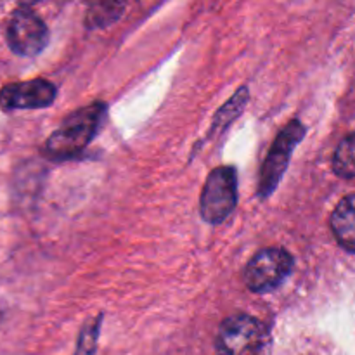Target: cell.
<instances>
[{"instance_id": "277c9868", "label": "cell", "mask_w": 355, "mask_h": 355, "mask_svg": "<svg viewBox=\"0 0 355 355\" xmlns=\"http://www.w3.org/2000/svg\"><path fill=\"white\" fill-rule=\"evenodd\" d=\"M305 135V127L302 121L291 120L283 130L279 132L274 144L270 148L269 155H267L266 162L262 165V172H260V182H259V196L269 198L270 194L276 191L279 186L281 179H283L284 172L288 168L291 155H293L295 148L300 144V141Z\"/></svg>"}, {"instance_id": "7a4b0ae2", "label": "cell", "mask_w": 355, "mask_h": 355, "mask_svg": "<svg viewBox=\"0 0 355 355\" xmlns=\"http://www.w3.org/2000/svg\"><path fill=\"white\" fill-rule=\"evenodd\" d=\"M218 355H270L272 335L260 319L236 314L220 324L215 340Z\"/></svg>"}, {"instance_id": "5b68a950", "label": "cell", "mask_w": 355, "mask_h": 355, "mask_svg": "<svg viewBox=\"0 0 355 355\" xmlns=\"http://www.w3.org/2000/svg\"><path fill=\"white\" fill-rule=\"evenodd\" d=\"M293 257L284 248L260 250L245 269V283L255 293L277 290L293 270Z\"/></svg>"}, {"instance_id": "9c48e42d", "label": "cell", "mask_w": 355, "mask_h": 355, "mask_svg": "<svg viewBox=\"0 0 355 355\" xmlns=\"http://www.w3.org/2000/svg\"><path fill=\"white\" fill-rule=\"evenodd\" d=\"M246 103H248V89H246V87H241V89H239L238 92H236L234 96H232L231 99H229L227 103L217 111L214 123H211L210 134L224 130L231 121H234L236 118L241 114L243 107L246 106Z\"/></svg>"}, {"instance_id": "6da1fadb", "label": "cell", "mask_w": 355, "mask_h": 355, "mask_svg": "<svg viewBox=\"0 0 355 355\" xmlns=\"http://www.w3.org/2000/svg\"><path fill=\"white\" fill-rule=\"evenodd\" d=\"M106 106L103 103H94L80 107L69 114L61 127L49 137L47 153L52 158L68 159L78 156L90 144L94 135L103 123Z\"/></svg>"}, {"instance_id": "8992f818", "label": "cell", "mask_w": 355, "mask_h": 355, "mask_svg": "<svg viewBox=\"0 0 355 355\" xmlns=\"http://www.w3.org/2000/svg\"><path fill=\"white\" fill-rule=\"evenodd\" d=\"M7 42L17 55H37L44 51L49 42L47 24L31 9L21 7L10 17L7 26Z\"/></svg>"}, {"instance_id": "30bf717a", "label": "cell", "mask_w": 355, "mask_h": 355, "mask_svg": "<svg viewBox=\"0 0 355 355\" xmlns=\"http://www.w3.org/2000/svg\"><path fill=\"white\" fill-rule=\"evenodd\" d=\"M333 170L342 179L355 177V132L347 135L336 148L333 156Z\"/></svg>"}, {"instance_id": "ba28073f", "label": "cell", "mask_w": 355, "mask_h": 355, "mask_svg": "<svg viewBox=\"0 0 355 355\" xmlns=\"http://www.w3.org/2000/svg\"><path fill=\"white\" fill-rule=\"evenodd\" d=\"M329 224L338 245L355 255V194H349L336 205Z\"/></svg>"}, {"instance_id": "3957f363", "label": "cell", "mask_w": 355, "mask_h": 355, "mask_svg": "<svg viewBox=\"0 0 355 355\" xmlns=\"http://www.w3.org/2000/svg\"><path fill=\"white\" fill-rule=\"evenodd\" d=\"M238 203V173L234 166H218L208 175L201 193V217L208 224H222Z\"/></svg>"}, {"instance_id": "8fae6325", "label": "cell", "mask_w": 355, "mask_h": 355, "mask_svg": "<svg viewBox=\"0 0 355 355\" xmlns=\"http://www.w3.org/2000/svg\"><path fill=\"white\" fill-rule=\"evenodd\" d=\"M123 12V6L116 2L94 3L87 12V26L101 28L116 21Z\"/></svg>"}, {"instance_id": "52a82bcc", "label": "cell", "mask_w": 355, "mask_h": 355, "mask_svg": "<svg viewBox=\"0 0 355 355\" xmlns=\"http://www.w3.org/2000/svg\"><path fill=\"white\" fill-rule=\"evenodd\" d=\"M55 96L58 89L54 83L44 78L9 83L0 90V107L6 111L42 110L51 106Z\"/></svg>"}]
</instances>
